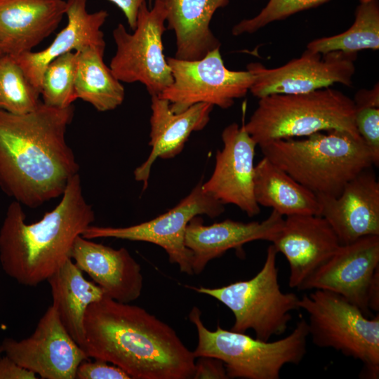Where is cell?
<instances>
[{
	"mask_svg": "<svg viewBox=\"0 0 379 379\" xmlns=\"http://www.w3.org/2000/svg\"><path fill=\"white\" fill-rule=\"evenodd\" d=\"M74 107L41 101L32 112L0 109V189L29 208L61 197L79 166L66 141Z\"/></svg>",
	"mask_w": 379,
	"mask_h": 379,
	"instance_id": "cell-1",
	"label": "cell"
},
{
	"mask_svg": "<svg viewBox=\"0 0 379 379\" xmlns=\"http://www.w3.org/2000/svg\"><path fill=\"white\" fill-rule=\"evenodd\" d=\"M82 349L133 379H191L195 356L168 324L145 309L105 294L84 321Z\"/></svg>",
	"mask_w": 379,
	"mask_h": 379,
	"instance_id": "cell-2",
	"label": "cell"
},
{
	"mask_svg": "<svg viewBox=\"0 0 379 379\" xmlns=\"http://www.w3.org/2000/svg\"><path fill=\"white\" fill-rule=\"evenodd\" d=\"M95 220L74 175L60 203L34 223L25 221L22 206L13 201L0 228V263L18 284L36 286L47 281L68 259L76 239Z\"/></svg>",
	"mask_w": 379,
	"mask_h": 379,
	"instance_id": "cell-3",
	"label": "cell"
},
{
	"mask_svg": "<svg viewBox=\"0 0 379 379\" xmlns=\"http://www.w3.org/2000/svg\"><path fill=\"white\" fill-rule=\"evenodd\" d=\"M259 147L265 157L316 194L338 197L349 181L373 165L361 137L337 130Z\"/></svg>",
	"mask_w": 379,
	"mask_h": 379,
	"instance_id": "cell-4",
	"label": "cell"
},
{
	"mask_svg": "<svg viewBox=\"0 0 379 379\" xmlns=\"http://www.w3.org/2000/svg\"><path fill=\"white\" fill-rule=\"evenodd\" d=\"M354 100L325 88L307 93L273 94L259 98L244 127L257 145L337 130L360 137L354 122Z\"/></svg>",
	"mask_w": 379,
	"mask_h": 379,
	"instance_id": "cell-5",
	"label": "cell"
},
{
	"mask_svg": "<svg viewBox=\"0 0 379 379\" xmlns=\"http://www.w3.org/2000/svg\"><path fill=\"white\" fill-rule=\"evenodd\" d=\"M189 319L198 335L193 352L195 357L206 356L221 360L228 378L279 379L285 365L299 364L307 352L309 332L304 319L286 337L272 342L228 331L219 324L211 331L203 324L201 312L196 306L190 311Z\"/></svg>",
	"mask_w": 379,
	"mask_h": 379,
	"instance_id": "cell-6",
	"label": "cell"
},
{
	"mask_svg": "<svg viewBox=\"0 0 379 379\" xmlns=\"http://www.w3.org/2000/svg\"><path fill=\"white\" fill-rule=\"evenodd\" d=\"M300 298V307L308 314L307 328L312 343L332 348L363 364L360 376H379V315L373 319L333 292L314 289Z\"/></svg>",
	"mask_w": 379,
	"mask_h": 379,
	"instance_id": "cell-7",
	"label": "cell"
},
{
	"mask_svg": "<svg viewBox=\"0 0 379 379\" xmlns=\"http://www.w3.org/2000/svg\"><path fill=\"white\" fill-rule=\"evenodd\" d=\"M277 253L270 244L262 268L250 279L218 288L187 286L228 307L234 317L232 331L246 333L251 329L256 338L268 341L273 335L284 333L292 317L291 312L300 310V298L280 288Z\"/></svg>",
	"mask_w": 379,
	"mask_h": 379,
	"instance_id": "cell-8",
	"label": "cell"
},
{
	"mask_svg": "<svg viewBox=\"0 0 379 379\" xmlns=\"http://www.w3.org/2000/svg\"><path fill=\"white\" fill-rule=\"evenodd\" d=\"M166 13L159 0L153 7L145 1L139 8L133 33L119 23L112 36L117 50L109 68L121 82L143 84L151 96L160 95L173 83L171 67L164 53Z\"/></svg>",
	"mask_w": 379,
	"mask_h": 379,
	"instance_id": "cell-9",
	"label": "cell"
},
{
	"mask_svg": "<svg viewBox=\"0 0 379 379\" xmlns=\"http://www.w3.org/2000/svg\"><path fill=\"white\" fill-rule=\"evenodd\" d=\"M171 67L173 83L160 97L167 100L175 113L193 105L206 102L227 109L234 100L244 97L255 79L252 72L227 69L220 48L195 60L166 58Z\"/></svg>",
	"mask_w": 379,
	"mask_h": 379,
	"instance_id": "cell-10",
	"label": "cell"
},
{
	"mask_svg": "<svg viewBox=\"0 0 379 379\" xmlns=\"http://www.w3.org/2000/svg\"><path fill=\"white\" fill-rule=\"evenodd\" d=\"M199 182L175 207L149 220L125 227L90 225L82 233L86 239L115 238L145 241L164 249L169 262L189 275L192 271V253L185 246V234L190 220L197 215L214 218L225 211L224 205L206 194Z\"/></svg>",
	"mask_w": 379,
	"mask_h": 379,
	"instance_id": "cell-11",
	"label": "cell"
},
{
	"mask_svg": "<svg viewBox=\"0 0 379 379\" xmlns=\"http://www.w3.org/2000/svg\"><path fill=\"white\" fill-rule=\"evenodd\" d=\"M357 53L332 51L325 54L306 49L299 58L277 68L260 62L247 65L255 77L249 91L260 98L273 94H300L340 83L350 86Z\"/></svg>",
	"mask_w": 379,
	"mask_h": 379,
	"instance_id": "cell-12",
	"label": "cell"
},
{
	"mask_svg": "<svg viewBox=\"0 0 379 379\" xmlns=\"http://www.w3.org/2000/svg\"><path fill=\"white\" fill-rule=\"evenodd\" d=\"M1 345L5 355L43 379H75L78 366L90 359L67 331L53 305L31 335L21 340L6 338Z\"/></svg>",
	"mask_w": 379,
	"mask_h": 379,
	"instance_id": "cell-13",
	"label": "cell"
},
{
	"mask_svg": "<svg viewBox=\"0 0 379 379\" xmlns=\"http://www.w3.org/2000/svg\"><path fill=\"white\" fill-rule=\"evenodd\" d=\"M223 146L215 154L213 171L202 183L203 191L223 205L234 204L253 217L260 212L254 196V157L257 144L246 131L232 123L221 135Z\"/></svg>",
	"mask_w": 379,
	"mask_h": 379,
	"instance_id": "cell-14",
	"label": "cell"
},
{
	"mask_svg": "<svg viewBox=\"0 0 379 379\" xmlns=\"http://www.w3.org/2000/svg\"><path fill=\"white\" fill-rule=\"evenodd\" d=\"M379 270V235L340 245L335 253L302 286L337 293L369 314L368 291Z\"/></svg>",
	"mask_w": 379,
	"mask_h": 379,
	"instance_id": "cell-15",
	"label": "cell"
},
{
	"mask_svg": "<svg viewBox=\"0 0 379 379\" xmlns=\"http://www.w3.org/2000/svg\"><path fill=\"white\" fill-rule=\"evenodd\" d=\"M271 243L288 262L289 287L298 290L341 245L327 220L318 215L287 216Z\"/></svg>",
	"mask_w": 379,
	"mask_h": 379,
	"instance_id": "cell-16",
	"label": "cell"
},
{
	"mask_svg": "<svg viewBox=\"0 0 379 379\" xmlns=\"http://www.w3.org/2000/svg\"><path fill=\"white\" fill-rule=\"evenodd\" d=\"M317 196L319 215L329 223L341 245L379 235V182L371 167L349 181L338 197Z\"/></svg>",
	"mask_w": 379,
	"mask_h": 379,
	"instance_id": "cell-17",
	"label": "cell"
},
{
	"mask_svg": "<svg viewBox=\"0 0 379 379\" xmlns=\"http://www.w3.org/2000/svg\"><path fill=\"white\" fill-rule=\"evenodd\" d=\"M284 218L274 211L261 222H242L230 219L205 225L197 215L187 225L185 246L192 253L194 274H201L209 261L222 256L228 250L240 248L257 240L272 242L284 224Z\"/></svg>",
	"mask_w": 379,
	"mask_h": 379,
	"instance_id": "cell-18",
	"label": "cell"
},
{
	"mask_svg": "<svg viewBox=\"0 0 379 379\" xmlns=\"http://www.w3.org/2000/svg\"><path fill=\"white\" fill-rule=\"evenodd\" d=\"M71 259L108 297L130 303L140 296L141 267L126 248L114 249L80 235L74 241Z\"/></svg>",
	"mask_w": 379,
	"mask_h": 379,
	"instance_id": "cell-19",
	"label": "cell"
},
{
	"mask_svg": "<svg viewBox=\"0 0 379 379\" xmlns=\"http://www.w3.org/2000/svg\"><path fill=\"white\" fill-rule=\"evenodd\" d=\"M86 4L87 0H67L65 15L67 24L52 43L40 51H31L12 55L40 94L43 73L49 62L55 58L88 46L105 48L101 27L108 17V13L105 10L89 13Z\"/></svg>",
	"mask_w": 379,
	"mask_h": 379,
	"instance_id": "cell-20",
	"label": "cell"
},
{
	"mask_svg": "<svg viewBox=\"0 0 379 379\" xmlns=\"http://www.w3.org/2000/svg\"><path fill=\"white\" fill-rule=\"evenodd\" d=\"M213 105L200 102L185 111L173 112L169 102L159 96H151L150 133L149 145L152 150L147 159L133 172L136 181L148 185L152 166L158 159H171L179 154L192 132L202 130L210 120Z\"/></svg>",
	"mask_w": 379,
	"mask_h": 379,
	"instance_id": "cell-21",
	"label": "cell"
},
{
	"mask_svg": "<svg viewBox=\"0 0 379 379\" xmlns=\"http://www.w3.org/2000/svg\"><path fill=\"white\" fill-rule=\"evenodd\" d=\"M64 0H0V44L13 56L31 51L58 27Z\"/></svg>",
	"mask_w": 379,
	"mask_h": 379,
	"instance_id": "cell-22",
	"label": "cell"
},
{
	"mask_svg": "<svg viewBox=\"0 0 379 379\" xmlns=\"http://www.w3.org/2000/svg\"><path fill=\"white\" fill-rule=\"evenodd\" d=\"M166 13V28L175 35V58L195 60L220 47L210 29L214 13L230 0H159Z\"/></svg>",
	"mask_w": 379,
	"mask_h": 379,
	"instance_id": "cell-23",
	"label": "cell"
},
{
	"mask_svg": "<svg viewBox=\"0 0 379 379\" xmlns=\"http://www.w3.org/2000/svg\"><path fill=\"white\" fill-rule=\"evenodd\" d=\"M47 281L55 308L64 327L82 348L84 343V321L88 306L104 295V291L86 280L82 271L68 259Z\"/></svg>",
	"mask_w": 379,
	"mask_h": 379,
	"instance_id": "cell-24",
	"label": "cell"
},
{
	"mask_svg": "<svg viewBox=\"0 0 379 379\" xmlns=\"http://www.w3.org/2000/svg\"><path fill=\"white\" fill-rule=\"evenodd\" d=\"M253 186L257 204L272 208L283 217L319 215L317 194L265 157L255 166Z\"/></svg>",
	"mask_w": 379,
	"mask_h": 379,
	"instance_id": "cell-25",
	"label": "cell"
},
{
	"mask_svg": "<svg viewBox=\"0 0 379 379\" xmlns=\"http://www.w3.org/2000/svg\"><path fill=\"white\" fill-rule=\"evenodd\" d=\"M105 50L97 46H88L76 51L77 98L88 102L99 112L116 109L122 104L125 97L121 82L103 61Z\"/></svg>",
	"mask_w": 379,
	"mask_h": 379,
	"instance_id": "cell-26",
	"label": "cell"
},
{
	"mask_svg": "<svg viewBox=\"0 0 379 379\" xmlns=\"http://www.w3.org/2000/svg\"><path fill=\"white\" fill-rule=\"evenodd\" d=\"M379 48L378 0L361 1L355 11V20L345 32L310 42L307 49L325 54L332 51L357 53L364 49Z\"/></svg>",
	"mask_w": 379,
	"mask_h": 379,
	"instance_id": "cell-27",
	"label": "cell"
},
{
	"mask_svg": "<svg viewBox=\"0 0 379 379\" xmlns=\"http://www.w3.org/2000/svg\"><path fill=\"white\" fill-rule=\"evenodd\" d=\"M40 95L12 55L0 57V109L15 114L28 113L41 102Z\"/></svg>",
	"mask_w": 379,
	"mask_h": 379,
	"instance_id": "cell-28",
	"label": "cell"
},
{
	"mask_svg": "<svg viewBox=\"0 0 379 379\" xmlns=\"http://www.w3.org/2000/svg\"><path fill=\"white\" fill-rule=\"evenodd\" d=\"M77 64V51L67 52L49 62L41 79L43 103L62 109L72 105L77 100L75 92Z\"/></svg>",
	"mask_w": 379,
	"mask_h": 379,
	"instance_id": "cell-29",
	"label": "cell"
},
{
	"mask_svg": "<svg viewBox=\"0 0 379 379\" xmlns=\"http://www.w3.org/2000/svg\"><path fill=\"white\" fill-rule=\"evenodd\" d=\"M330 0H270L255 17L244 19L235 25L232 33L239 36L252 34L267 25L284 20L295 13L319 6Z\"/></svg>",
	"mask_w": 379,
	"mask_h": 379,
	"instance_id": "cell-30",
	"label": "cell"
},
{
	"mask_svg": "<svg viewBox=\"0 0 379 379\" xmlns=\"http://www.w3.org/2000/svg\"><path fill=\"white\" fill-rule=\"evenodd\" d=\"M354 122L357 132L369 150L373 164H379V107H355Z\"/></svg>",
	"mask_w": 379,
	"mask_h": 379,
	"instance_id": "cell-31",
	"label": "cell"
},
{
	"mask_svg": "<svg viewBox=\"0 0 379 379\" xmlns=\"http://www.w3.org/2000/svg\"><path fill=\"white\" fill-rule=\"evenodd\" d=\"M84 360L78 366L76 379H131L121 368L107 361L93 359Z\"/></svg>",
	"mask_w": 379,
	"mask_h": 379,
	"instance_id": "cell-32",
	"label": "cell"
},
{
	"mask_svg": "<svg viewBox=\"0 0 379 379\" xmlns=\"http://www.w3.org/2000/svg\"><path fill=\"white\" fill-rule=\"evenodd\" d=\"M194 363V379H228L223 362L216 358L201 356Z\"/></svg>",
	"mask_w": 379,
	"mask_h": 379,
	"instance_id": "cell-33",
	"label": "cell"
},
{
	"mask_svg": "<svg viewBox=\"0 0 379 379\" xmlns=\"http://www.w3.org/2000/svg\"><path fill=\"white\" fill-rule=\"evenodd\" d=\"M37 375L5 355L0 357V379H36Z\"/></svg>",
	"mask_w": 379,
	"mask_h": 379,
	"instance_id": "cell-34",
	"label": "cell"
},
{
	"mask_svg": "<svg viewBox=\"0 0 379 379\" xmlns=\"http://www.w3.org/2000/svg\"><path fill=\"white\" fill-rule=\"evenodd\" d=\"M115 4L125 15L132 30L136 27L137 15L141 5L145 0H108Z\"/></svg>",
	"mask_w": 379,
	"mask_h": 379,
	"instance_id": "cell-35",
	"label": "cell"
},
{
	"mask_svg": "<svg viewBox=\"0 0 379 379\" xmlns=\"http://www.w3.org/2000/svg\"><path fill=\"white\" fill-rule=\"evenodd\" d=\"M355 107L371 106L379 107L378 84L371 90H361L356 94L353 100Z\"/></svg>",
	"mask_w": 379,
	"mask_h": 379,
	"instance_id": "cell-36",
	"label": "cell"
},
{
	"mask_svg": "<svg viewBox=\"0 0 379 379\" xmlns=\"http://www.w3.org/2000/svg\"><path fill=\"white\" fill-rule=\"evenodd\" d=\"M368 305L369 310H379V270L375 274L371 284Z\"/></svg>",
	"mask_w": 379,
	"mask_h": 379,
	"instance_id": "cell-37",
	"label": "cell"
},
{
	"mask_svg": "<svg viewBox=\"0 0 379 379\" xmlns=\"http://www.w3.org/2000/svg\"><path fill=\"white\" fill-rule=\"evenodd\" d=\"M5 53L1 46V44H0V57H1L2 55H4Z\"/></svg>",
	"mask_w": 379,
	"mask_h": 379,
	"instance_id": "cell-38",
	"label": "cell"
},
{
	"mask_svg": "<svg viewBox=\"0 0 379 379\" xmlns=\"http://www.w3.org/2000/svg\"><path fill=\"white\" fill-rule=\"evenodd\" d=\"M2 352H3V350H2L1 345L0 344V357H1V354H2Z\"/></svg>",
	"mask_w": 379,
	"mask_h": 379,
	"instance_id": "cell-39",
	"label": "cell"
},
{
	"mask_svg": "<svg viewBox=\"0 0 379 379\" xmlns=\"http://www.w3.org/2000/svg\"><path fill=\"white\" fill-rule=\"evenodd\" d=\"M152 0H149L150 8H151V5H152Z\"/></svg>",
	"mask_w": 379,
	"mask_h": 379,
	"instance_id": "cell-40",
	"label": "cell"
},
{
	"mask_svg": "<svg viewBox=\"0 0 379 379\" xmlns=\"http://www.w3.org/2000/svg\"><path fill=\"white\" fill-rule=\"evenodd\" d=\"M360 1V0H359ZM361 1H368V0H361Z\"/></svg>",
	"mask_w": 379,
	"mask_h": 379,
	"instance_id": "cell-41",
	"label": "cell"
}]
</instances>
